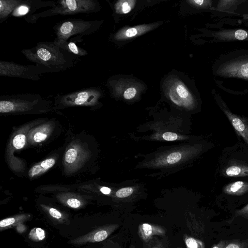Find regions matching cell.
<instances>
[{"mask_svg": "<svg viewBox=\"0 0 248 248\" xmlns=\"http://www.w3.org/2000/svg\"><path fill=\"white\" fill-rule=\"evenodd\" d=\"M21 53L29 61L47 68L50 73L63 71L73 67L78 57L56 45L54 42H39L23 49Z\"/></svg>", "mask_w": 248, "mask_h": 248, "instance_id": "1", "label": "cell"}, {"mask_svg": "<svg viewBox=\"0 0 248 248\" xmlns=\"http://www.w3.org/2000/svg\"><path fill=\"white\" fill-rule=\"evenodd\" d=\"M50 9L25 17L29 23H36L40 18L57 15L67 16L78 14H89L99 10L100 7L96 0H60Z\"/></svg>", "mask_w": 248, "mask_h": 248, "instance_id": "2", "label": "cell"}, {"mask_svg": "<svg viewBox=\"0 0 248 248\" xmlns=\"http://www.w3.org/2000/svg\"><path fill=\"white\" fill-rule=\"evenodd\" d=\"M98 20H85L79 18H70L56 23L53 27L56 38L55 44L67 41L71 37L91 35L100 25Z\"/></svg>", "mask_w": 248, "mask_h": 248, "instance_id": "3", "label": "cell"}, {"mask_svg": "<svg viewBox=\"0 0 248 248\" xmlns=\"http://www.w3.org/2000/svg\"><path fill=\"white\" fill-rule=\"evenodd\" d=\"M50 73L49 70L43 66L21 65L13 62L0 61V76L18 78L33 81H38L44 73Z\"/></svg>", "mask_w": 248, "mask_h": 248, "instance_id": "4", "label": "cell"}, {"mask_svg": "<svg viewBox=\"0 0 248 248\" xmlns=\"http://www.w3.org/2000/svg\"><path fill=\"white\" fill-rule=\"evenodd\" d=\"M101 96L100 89L96 87L80 89L64 95H59L57 102L63 106H93Z\"/></svg>", "mask_w": 248, "mask_h": 248, "instance_id": "5", "label": "cell"}, {"mask_svg": "<svg viewBox=\"0 0 248 248\" xmlns=\"http://www.w3.org/2000/svg\"><path fill=\"white\" fill-rule=\"evenodd\" d=\"M120 226L118 223L107 224L100 226L88 233L78 236L70 241L75 245H81L88 243L101 242L106 239Z\"/></svg>", "mask_w": 248, "mask_h": 248, "instance_id": "6", "label": "cell"}, {"mask_svg": "<svg viewBox=\"0 0 248 248\" xmlns=\"http://www.w3.org/2000/svg\"><path fill=\"white\" fill-rule=\"evenodd\" d=\"M13 106V111L28 110L36 105L45 103L39 94L26 93L1 96Z\"/></svg>", "mask_w": 248, "mask_h": 248, "instance_id": "7", "label": "cell"}, {"mask_svg": "<svg viewBox=\"0 0 248 248\" xmlns=\"http://www.w3.org/2000/svg\"><path fill=\"white\" fill-rule=\"evenodd\" d=\"M217 73L225 77L248 79V59L230 61L224 63L218 68Z\"/></svg>", "mask_w": 248, "mask_h": 248, "instance_id": "8", "label": "cell"}, {"mask_svg": "<svg viewBox=\"0 0 248 248\" xmlns=\"http://www.w3.org/2000/svg\"><path fill=\"white\" fill-rule=\"evenodd\" d=\"M55 4L56 2L53 0H21L10 17H26L33 14L39 9L45 7L51 8Z\"/></svg>", "mask_w": 248, "mask_h": 248, "instance_id": "9", "label": "cell"}, {"mask_svg": "<svg viewBox=\"0 0 248 248\" xmlns=\"http://www.w3.org/2000/svg\"><path fill=\"white\" fill-rule=\"evenodd\" d=\"M222 109L236 133L241 136L248 144V122L247 120L232 113L225 107H222Z\"/></svg>", "mask_w": 248, "mask_h": 248, "instance_id": "10", "label": "cell"}, {"mask_svg": "<svg viewBox=\"0 0 248 248\" xmlns=\"http://www.w3.org/2000/svg\"><path fill=\"white\" fill-rule=\"evenodd\" d=\"M166 233L164 227L154 224L142 223L138 228V234L143 242H148L154 236L165 235Z\"/></svg>", "mask_w": 248, "mask_h": 248, "instance_id": "11", "label": "cell"}, {"mask_svg": "<svg viewBox=\"0 0 248 248\" xmlns=\"http://www.w3.org/2000/svg\"><path fill=\"white\" fill-rule=\"evenodd\" d=\"M83 36L77 35L71 37L65 41L55 44L61 47L64 49L69 53L80 57L88 55L87 51L84 48L79 47L78 44L83 41Z\"/></svg>", "mask_w": 248, "mask_h": 248, "instance_id": "12", "label": "cell"}, {"mask_svg": "<svg viewBox=\"0 0 248 248\" xmlns=\"http://www.w3.org/2000/svg\"><path fill=\"white\" fill-rule=\"evenodd\" d=\"M221 40H248V31L242 30H224L214 34Z\"/></svg>", "mask_w": 248, "mask_h": 248, "instance_id": "13", "label": "cell"}, {"mask_svg": "<svg viewBox=\"0 0 248 248\" xmlns=\"http://www.w3.org/2000/svg\"><path fill=\"white\" fill-rule=\"evenodd\" d=\"M152 27L151 25H140L133 28L124 29L118 31L114 35V38L117 40L130 38L149 31Z\"/></svg>", "mask_w": 248, "mask_h": 248, "instance_id": "14", "label": "cell"}, {"mask_svg": "<svg viewBox=\"0 0 248 248\" xmlns=\"http://www.w3.org/2000/svg\"><path fill=\"white\" fill-rule=\"evenodd\" d=\"M20 1L21 0H0V24L11 16L12 13Z\"/></svg>", "mask_w": 248, "mask_h": 248, "instance_id": "15", "label": "cell"}, {"mask_svg": "<svg viewBox=\"0 0 248 248\" xmlns=\"http://www.w3.org/2000/svg\"><path fill=\"white\" fill-rule=\"evenodd\" d=\"M223 191L228 195H242L248 192V183L242 181L231 183L224 187Z\"/></svg>", "mask_w": 248, "mask_h": 248, "instance_id": "16", "label": "cell"}, {"mask_svg": "<svg viewBox=\"0 0 248 248\" xmlns=\"http://www.w3.org/2000/svg\"><path fill=\"white\" fill-rule=\"evenodd\" d=\"M30 217L28 214H22L3 219L0 221V230L3 231L18 225L27 220Z\"/></svg>", "mask_w": 248, "mask_h": 248, "instance_id": "17", "label": "cell"}, {"mask_svg": "<svg viewBox=\"0 0 248 248\" xmlns=\"http://www.w3.org/2000/svg\"><path fill=\"white\" fill-rule=\"evenodd\" d=\"M225 174L229 177H245L248 176V166L235 164L228 167Z\"/></svg>", "mask_w": 248, "mask_h": 248, "instance_id": "18", "label": "cell"}, {"mask_svg": "<svg viewBox=\"0 0 248 248\" xmlns=\"http://www.w3.org/2000/svg\"><path fill=\"white\" fill-rule=\"evenodd\" d=\"M54 158H49L43 161L40 164L34 166L29 171V174L31 177L36 175L41 172L51 168L55 164Z\"/></svg>", "mask_w": 248, "mask_h": 248, "instance_id": "19", "label": "cell"}, {"mask_svg": "<svg viewBox=\"0 0 248 248\" xmlns=\"http://www.w3.org/2000/svg\"><path fill=\"white\" fill-rule=\"evenodd\" d=\"M184 241L186 248H205L204 242L198 239L185 234Z\"/></svg>", "mask_w": 248, "mask_h": 248, "instance_id": "20", "label": "cell"}, {"mask_svg": "<svg viewBox=\"0 0 248 248\" xmlns=\"http://www.w3.org/2000/svg\"><path fill=\"white\" fill-rule=\"evenodd\" d=\"M134 0H121L118 1L115 6V10L118 13L126 14L134 7Z\"/></svg>", "mask_w": 248, "mask_h": 248, "instance_id": "21", "label": "cell"}, {"mask_svg": "<svg viewBox=\"0 0 248 248\" xmlns=\"http://www.w3.org/2000/svg\"><path fill=\"white\" fill-rule=\"evenodd\" d=\"M223 248H248V239L224 240Z\"/></svg>", "mask_w": 248, "mask_h": 248, "instance_id": "22", "label": "cell"}, {"mask_svg": "<svg viewBox=\"0 0 248 248\" xmlns=\"http://www.w3.org/2000/svg\"><path fill=\"white\" fill-rule=\"evenodd\" d=\"M46 211L49 217L61 223H64L67 219V217L65 215L54 208L49 207L46 208Z\"/></svg>", "mask_w": 248, "mask_h": 248, "instance_id": "23", "label": "cell"}, {"mask_svg": "<svg viewBox=\"0 0 248 248\" xmlns=\"http://www.w3.org/2000/svg\"><path fill=\"white\" fill-rule=\"evenodd\" d=\"M46 237L45 231L40 228H34L31 230L29 238L33 241L38 242L44 239Z\"/></svg>", "mask_w": 248, "mask_h": 248, "instance_id": "24", "label": "cell"}, {"mask_svg": "<svg viewBox=\"0 0 248 248\" xmlns=\"http://www.w3.org/2000/svg\"><path fill=\"white\" fill-rule=\"evenodd\" d=\"M143 248H168L164 242L156 236H154L149 241L144 242Z\"/></svg>", "mask_w": 248, "mask_h": 248, "instance_id": "25", "label": "cell"}, {"mask_svg": "<svg viewBox=\"0 0 248 248\" xmlns=\"http://www.w3.org/2000/svg\"><path fill=\"white\" fill-rule=\"evenodd\" d=\"M25 142V136L23 134H18L14 137L13 140V144L16 149H20L24 146Z\"/></svg>", "mask_w": 248, "mask_h": 248, "instance_id": "26", "label": "cell"}, {"mask_svg": "<svg viewBox=\"0 0 248 248\" xmlns=\"http://www.w3.org/2000/svg\"><path fill=\"white\" fill-rule=\"evenodd\" d=\"M77 156V150L74 148H70L67 151L65 154V161L69 164L73 163L76 160Z\"/></svg>", "mask_w": 248, "mask_h": 248, "instance_id": "27", "label": "cell"}, {"mask_svg": "<svg viewBox=\"0 0 248 248\" xmlns=\"http://www.w3.org/2000/svg\"><path fill=\"white\" fill-rule=\"evenodd\" d=\"M238 1L234 0H221L218 1L217 8L220 10H225L233 5Z\"/></svg>", "mask_w": 248, "mask_h": 248, "instance_id": "28", "label": "cell"}, {"mask_svg": "<svg viewBox=\"0 0 248 248\" xmlns=\"http://www.w3.org/2000/svg\"><path fill=\"white\" fill-rule=\"evenodd\" d=\"M182 155L179 152H173L168 155L166 161L170 164H174L180 160Z\"/></svg>", "mask_w": 248, "mask_h": 248, "instance_id": "29", "label": "cell"}, {"mask_svg": "<svg viewBox=\"0 0 248 248\" xmlns=\"http://www.w3.org/2000/svg\"><path fill=\"white\" fill-rule=\"evenodd\" d=\"M65 203L72 208H79L82 205V202L78 199L71 198L66 200Z\"/></svg>", "mask_w": 248, "mask_h": 248, "instance_id": "30", "label": "cell"}, {"mask_svg": "<svg viewBox=\"0 0 248 248\" xmlns=\"http://www.w3.org/2000/svg\"><path fill=\"white\" fill-rule=\"evenodd\" d=\"M133 190L131 187H125L118 190L116 192V196L120 198L127 197L132 194Z\"/></svg>", "mask_w": 248, "mask_h": 248, "instance_id": "31", "label": "cell"}, {"mask_svg": "<svg viewBox=\"0 0 248 248\" xmlns=\"http://www.w3.org/2000/svg\"><path fill=\"white\" fill-rule=\"evenodd\" d=\"M190 2L193 5L200 8H206L211 5L212 1L210 0H190Z\"/></svg>", "mask_w": 248, "mask_h": 248, "instance_id": "32", "label": "cell"}, {"mask_svg": "<svg viewBox=\"0 0 248 248\" xmlns=\"http://www.w3.org/2000/svg\"><path fill=\"white\" fill-rule=\"evenodd\" d=\"M235 216L248 219V203L235 212Z\"/></svg>", "mask_w": 248, "mask_h": 248, "instance_id": "33", "label": "cell"}, {"mask_svg": "<svg viewBox=\"0 0 248 248\" xmlns=\"http://www.w3.org/2000/svg\"><path fill=\"white\" fill-rule=\"evenodd\" d=\"M136 93V89L133 87H130L124 91V97L126 99H131L135 97Z\"/></svg>", "mask_w": 248, "mask_h": 248, "instance_id": "34", "label": "cell"}, {"mask_svg": "<svg viewBox=\"0 0 248 248\" xmlns=\"http://www.w3.org/2000/svg\"><path fill=\"white\" fill-rule=\"evenodd\" d=\"M162 138L167 141H173L177 139L178 136L172 132H165L162 135Z\"/></svg>", "mask_w": 248, "mask_h": 248, "instance_id": "35", "label": "cell"}, {"mask_svg": "<svg viewBox=\"0 0 248 248\" xmlns=\"http://www.w3.org/2000/svg\"><path fill=\"white\" fill-rule=\"evenodd\" d=\"M46 137L47 135L41 132H37L34 135L33 139L35 142H40L45 140Z\"/></svg>", "mask_w": 248, "mask_h": 248, "instance_id": "36", "label": "cell"}, {"mask_svg": "<svg viewBox=\"0 0 248 248\" xmlns=\"http://www.w3.org/2000/svg\"><path fill=\"white\" fill-rule=\"evenodd\" d=\"M224 240H221L218 243L214 245L211 248H223Z\"/></svg>", "mask_w": 248, "mask_h": 248, "instance_id": "37", "label": "cell"}, {"mask_svg": "<svg viewBox=\"0 0 248 248\" xmlns=\"http://www.w3.org/2000/svg\"><path fill=\"white\" fill-rule=\"evenodd\" d=\"M100 191L104 194H109L111 192V189L107 187H102L100 188Z\"/></svg>", "mask_w": 248, "mask_h": 248, "instance_id": "38", "label": "cell"}, {"mask_svg": "<svg viewBox=\"0 0 248 248\" xmlns=\"http://www.w3.org/2000/svg\"><path fill=\"white\" fill-rule=\"evenodd\" d=\"M109 248H121L120 245L117 243L110 241L109 242Z\"/></svg>", "mask_w": 248, "mask_h": 248, "instance_id": "39", "label": "cell"}, {"mask_svg": "<svg viewBox=\"0 0 248 248\" xmlns=\"http://www.w3.org/2000/svg\"><path fill=\"white\" fill-rule=\"evenodd\" d=\"M129 248H136L135 246L133 244H131Z\"/></svg>", "mask_w": 248, "mask_h": 248, "instance_id": "40", "label": "cell"}, {"mask_svg": "<svg viewBox=\"0 0 248 248\" xmlns=\"http://www.w3.org/2000/svg\"><path fill=\"white\" fill-rule=\"evenodd\" d=\"M177 248H180V247H177Z\"/></svg>", "mask_w": 248, "mask_h": 248, "instance_id": "41", "label": "cell"}]
</instances>
